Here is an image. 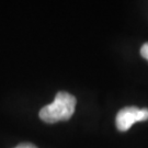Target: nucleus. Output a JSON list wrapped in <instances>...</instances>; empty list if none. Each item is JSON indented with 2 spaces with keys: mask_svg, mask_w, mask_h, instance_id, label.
<instances>
[{
  "mask_svg": "<svg viewBox=\"0 0 148 148\" xmlns=\"http://www.w3.org/2000/svg\"><path fill=\"white\" fill-rule=\"evenodd\" d=\"M76 98L68 92L59 91L53 103L44 106L40 111V117L46 123L68 121L75 113Z\"/></svg>",
  "mask_w": 148,
  "mask_h": 148,
  "instance_id": "1",
  "label": "nucleus"
},
{
  "mask_svg": "<svg viewBox=\"0 0 148 148\" xmlns=\"http://www.w3.org/2000/svg\"><path fill=\"white\" fill-rule=\"evenodd\" d=\"M148 109H138L136 106H127L119 111L116 115V127L119 131L125 132L136 122L147 121Z\"/></svg>",
  "mask_w": 148,
  "mask_h": 148,
  "instance_id": "2",
  "label": "nucleus"
},
{
  "mask_svg": "<svg viewBox=\"0 0 148 148\" xmlns=\"http://www.w3.org/2000/svg\"><path fill=\"white\" fill-rule=\"evenodd\" d=\"M140 55H142L145 59L148 60V42L145 43L143 46H142V48H140Z\"/></svg>",
  "mask_w": 148,
  "mask_h": 148,
  "instance_id": "3",
  "label": "nucleus"
},
{
  "mask_svg": "<svg viewBox=\"0 0 148 148\" xmlns=\"http://www.w3.org/2000/svg\"><path fill=\"white\" fill-rule=\"evenodd\" d=\"M14 148H37V147L31 143H22V144H20V145H18V146Z\"/></svg>",
  "mask_w": 148,
  "mask_h": 148,
  "instance_id": "4",
  "label": "nucleus"
}]
</instances>
